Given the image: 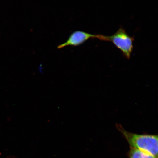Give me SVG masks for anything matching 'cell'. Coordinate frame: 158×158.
I'll return each mask as SVG.
<instances>
[{"label": "cell", "mask_w": 158, "mask_h": 158, "mask_svg": "<svg viewBox=\"0 0 158 158\" xmlns=\"http://www.w3.org/2000/svg\"><path fill=\"white\" fill-rule=\"evenodd\" d=\"M101 41L112 42L121 50L124 56L129 59L133 50L134 37L130 36L125 30L120 28L111 36L99 35L98 39Z\"/></svg>", "instance_id": "2"}, {"label": "cell", "mask_w": 158, "mask_h": 158, "mask_svg": "<svg viewBox=\"0 0 158 158\" xmlns=\"http://www.w3.org/2000/svg\"><path fill=\"white\" fill-rule=\"evenodd\" d=\"M116 127L124 136L131 148L139 150L158 157V136L139 134L126 131L121 124Z\"/></svg>", "instance_id": "1"}, {"label": "cell", "mask_w": 158, "mask_h": 158, "mask_svg": "<svg viewBox=\"0 0 158 158\" xmlns=\"http://www.w3.org/2000/svg\"><path fill=\"white\" fill-rule=\"evenodd\" d=\"M129 158H158L143 151L131 148L129 152Z\"/></svg>", "instance_id": "4"}, {"label": "cell", "mask_w": 158, "mask_h": 158, "mask_svg": "<svg viewBox=\"0 0 158 158\" xmlns=\"http://www.w3.org/2000/svg\"><path fill=\"white\" fill-rule=\"evenodd\" d=\"M98 35H93L85 31H77L72 33L66 42L59 45L57 48L60 49L68 46H77L81 45L89 39H98Z\"/></svg>", "instance_id": "3"}]
</instances>
